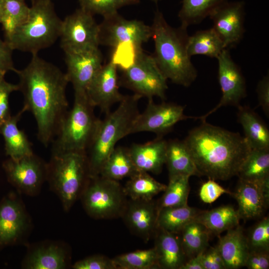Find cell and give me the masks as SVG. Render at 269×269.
<instances>
[{
  "instance_id": "obj_44",
  "label": "cell",
  "mask_w": 269,
  "mask_h": 269,
  "mask_svg": "<svg viewBox=\"0 0 269 269\" xmlns=\"http://www.w3.org/2000/svg\"><path fill=\"white\" fill-rule=\"evenodd\" d=\"M224 194H232V193L220 185L215 180L210 179L202 185L199 190V195L203 202L210 204Z\"/></svg>"
},
{
  "instance_id": "obj_4",
  "label": "cell",
  "mask_w": 269,
  "mask_h": 269,
  "mask_svg": "<svg viewBox=\"0 0 269 269\" xmlns=\"http://www.w3.org/2000/svg\"><path fill=\"white\" fill-rule=\"evenodd\" d=\"M137 95H126L113 112L100 120L94 138L86 150L90 177L99 175L101 169L117 142L131 134L134 122L139 113Z\"/></svg>"
},
{
  "instance_id": "obj_41",
  "label": "cell",
  "mask_w": 269,
  "mask_h": 269,
  "mask_svg": "<svg viewBox=\"0 0 269 269\" xmlns=\"http://www.w3.org/2000/svg\"><path fill=\"white\" fill-rule=\"evenodd\" d=\"M114 48L111 60L122 70L131 65L138 53L143 50L142 47H137L131 43L120 44Z\"/></svg>"
},
{
  "instance_id": "obj_1",
  "label": "cell",
  "mask_w": 269,
  "mask_h": 269,
  "mask_svg": "<svg viewBox=\"0 0 269 269\" xmlns=\"http://www.w3.org/2000/svg\"><path fill=\"white\" fill-rule=\"evenodd\" d=\"M15 73L19 79V91L23 96V108L33 115L37 139L47 147L68 111L66 88L69 81L66 73L38 54L32 55L29 64Z\"/></svg>"
},
{
  "instance_id": "obj_47",
  "label": "cell",
  "mask_w": 269,
  "mask_h": 269,
  "mask_svg": "<svg viewBox=\"0 0 269 269\" xmlns=\"http://www.w3.org/2000/svg\"><path fill=\"white\" fill-rule=\"evenodd\" d=\"M12 51L9 45L0 38V77L4 76L9 71L15 72L17 70L13 65Z\"/></svg>"
},
{
  "instance_id": "obj_3",
  "label": "cell",
  "mask_w": 269,
  "mask_h": 269,
  "mask_svg": "<svg viewBox=\"0 0 269 269\" xmlns=\"http://www.w3.org/2000/svg\"><path fill=\"white\" fill-rule=\"evenodd\" d=\"M151 27L154 44L152 56L162 73L173 83L190 86L196 79L197 71L187 52V28L170 26L158 9Z\"/></svg>"
},
{
  "instance_id": "obj_52",
  "label": "cell",
  "mask_w": 269,
  "mask_h": 269,
  "mask_svg": "<svg viewBox=\"0 0 269 269\" xmlns=\"http://www.w3.org/2000/svg\"></svg>"
},
{
  "instance_id": "obj_25",
  "label": "cell",
  "mask_w": 269,
  "mask_h": 269,
  "mask_svg": "<svg viewBox=\"0 0 269 269\" xmlns=\"http://www.w3.org/2000/svg\"><path fill=\"white\" fill-rule=\"evenodd\" d=\"M23 108L16 114L11 116L0 125V134L4 140L5 154L9 158L16 159L33 153L32 146L24 132L17 126L22 114Z\"/></svg>"
},
{
  "instance_id": "obj_48",
  "label": "cell",
  "mask_w": 269,
  "mask_h": 269,
  "mask_svg": "<svg viewBox=\"0 0 269 269\" xmlns=\"http://www.w3.org/2000/svg\"><path fill=\"white\" fill-rule=\"evenodd\" d=\"M259 104L267 115L269 114V76H264L258 83L257 88Z\"/></svg>"
},
{
  "instance_id": "obj_20",
  "label": "cell",
  "mask_w": 269,
  "mask_h": 269,
  "mask_svg": "<svg viewBox=\"0 0 269 269\" xmlns=\"http://www.w3.org/2000/svg\"><path fill=\"white\" fill-rule=\"evenodd\" d=\"M70 255L66 244L45 241L28 248L21 267L25 269H64L70 263Z\"/></svg>"
},
{
  "instance_id": "obj_40",
  "label": "cell",
  "mask_w": 269,
  "mask_h": 269,
  "mask_svg": "<svg viewBox=\"0 0 269 269\" xmlns=\"http://www.w3.org/2000/svg\"><path fill=\"white\" fill-rule=\"evenodd\" d=\"M247 240L250 250L269 251L268 217L264 218L253 227L247 238Z\"/></svg>"
},
{
  "instance_id": "obj_31",
  "label": "cell",
  "mask_w": 269,
  "mask_h": 269,
  "mask_svg": "<svg viewBox=\"0 0 269 269\" xmlns=\"http://www.w3.org/2000/svg\"><path fill=\"white\" fill-rule=\"evenodd\" d=\"M210 234L206 228L195 219L182 228L178 235L187 260L198 256L208 247Z\"/></svg>"
},
{
  "instance_id": "obj_10",
  "label": "cell",
  "mask_w": 269,
  "mask_h": 269,
  "mask_svg": "<svg viewBox=\"0 0 269 269\" xmlns=\"http://www.w3.org/2000/svg\"><path fill=\"white\" fill-rule=\"evenodd\" d=\"M99 24L94 15L81 8L62 20L60 45L65 53L99 48Z\"/></svg>"
},
{
  "instance_id": "obj_30",
  "label": "cell",
  "mask_w": 269,
  "mask_h": 269,
  "mask_svg": "<svg viewBox=\"0 0 269 269\" xmlns=\"http://www.w3.org/2000/svg\"><path fill=\"white\" fill-rule=\"evenodd\" d=\"M202 211L188 204L163 208L158 211L157 229L178 234L186 225L196 219Z\"/></svg>"
},
{
  "instance_id": "obj_43",
  "label": "cell",
  "mask_w": 269,
  "mask_h": 269,
  "mask_svg": "<svg viewBox=\"0 0 269 269\" xmlns=\"http://www.w3.org/2000/svg\"><path fill=\"white\" fill-rule=\"evenodd\" d=\"M19 90L18 84L6 82L4 76L0 77V125L11 116L10 114L9 97L10 94Z\"/></svg>"
},
{
  "instance_id": "obj_39",
  "label": "cell",
  "mask_w": 269,
  "mask_h": 269,
  "mask_svg": "<svg viewBox=\"0 0 269 269\" xmlns=\"http://www.w3.org/2000/svg\"><path fill=\"white\" fill-rule=\"evenodd\" d=\"M80 8L93 15L105 17L118 12L120 8L138 3L140 0H78Z\"/></svg>"
},
{
  "instance_id": "obj_35",
  "label": "cell",
  "mask_w": 269,
  "mask_h": 269,
  "mask_svg": "<svg viewBox=\"0 0 269 269\" xmlns=\"http://www.w3.org/2000/svg\"><path fill=\"white\" fill-rule=\"evenodd\" d=\"M239 179L261 182L269 178V149H251L242 164Z\"/></svg>"
},
{
  "instance_id": "obj_18",
  "label": "cell",
  "mask_w": 269,
  "mask_h": 269,
  "mask_svg": "<svg viewBox=\"0 0 269 269\" xmlns=\"http://www.w3.org/2000/svg\"><path fill=\"white\" fill-rule=\"evenodd\" d=\"M66 73L74 93H86L87 89L102 64L99 48L77 52L65 53Z\"/></svg>"
},
{
  "instance_id": "obj_19",
  "label": "cell",
  "mask_w": 269,
  "mask_h": 269,
  "mask_svg": "<svg viewBox=\"0 0 269 269\" xmlns=\"http://www.w3.org/2000/svg\"><path fill=\"white\" fill-rule=\"evenodd\" d=\"M241 219L249 220L262 215L269 203V178L261 182L239 179L234 193Z\"/></svg>"
},
{
  "instance_id": "obj_14",
  "label": "cell",
  "mask_w": 269,
  "mask_h": 269,
  "mask_svg": "<svg viewBox=\"0 0 269 269\" xmlns=\"http://www.w3.org/2000/svg\"><path fill=\"white\" fill-rule=\"evenodd\" d=\"M184 107L174 103L163 102L157 104L153 99H148L144 111L136 117L131 134L140 132H151L157 137L171 130L178 122L192 117L184 113Z\"/></svg>"
},
{
  "instance_id": "obj_38",
  "label": "cell",
  "mask_w": 269,
  "mask_h": 269,
  "mask_svg": "<svg viewBox=\"0 0 269 269\" xmlns=\"http://www.w3.org/2000/svg\"><path fill=\"white\" fill-rule=\"evenodd\" d=\"M117 269H159L157 257L154 248L138 250L118 255L112 259Z\"/></svg>"
},
{
  "instance_id": "obj_45",
  "label": "cell",
  "mask_w": 269,
  "mask_h": 269,
  "mask_svg": "<svg viewBox=\"0 0 269 269\" xmlns=\"http://www.w3.org/2000/svg\"><path fill=\"white\" fill-rule=\"evenodd\" d=\"M200 259L203 269H226L216 247L207 248L200 254Z\"/></svg>"
},
{
  "instance_id": "obj_37",
  "label": "cell",
  "mask_w": 269,
  "mask_h": 269,
  "mask_svg": "<svg viewBox=\"0 0 269 269\" xmlns=\"http://www.w3.org/2000/svg\"><path fill=\"white\" fill-rule=\"evenodd\" d=\"M190 177L186 175L169 177V182L163 191L164 193L156 202L158 211L163 208L187 204L190 191Z\"/></svg>"
},
{
  "instance_id": "obj_27",
  "label": "cell",
  "mask_w": 269,
  "mask_h": 269,
  "mask_svg": "<svg viewBox=\"0 0 269 269\" xmlns=\"http://www.w3.org/2000/svg\"><path fill=\"white\" fill-rule=\"evenodd\" d=\"M165 164L169 177L178 175L200 176L184 141L173 139L167 141Z\"/></svg>"
},
{
  "instance_id": "obj_9",
  "label": "cell",
  "mask_w": 269,
  "mask_h": 269,
  "mask_svg": "<svg viewBox=\"0 0 269 269\" xmlns=\"http://www.w3.org/2000/svg\"><path fill=\"white\" fill-rule=\"evenodd\" d=\"M120 85L134 94L148 99L157 97L165 99L168 89L167 79L162 73L152 55L142 50L137 54L134 63L122 70Z\"/></svg>"
},
{
  "instance_id": "obj_13",
  "label": "cell",
  "mask_w": 269,
  "mask_h": 269,
  "mask_svg": "<svg viewBox=\"0 0 269 269\" xmlns=\"http://www.w3.org/2000/svg\"><path fill=\"white\" fill-rule=\"evenodd\" d=\"M30 227L22 201L14 193L5 196L0 203V249L22 243Z\"/></svg>"
},
{
  "instance_id": "obj_7",
  "label": "cell",
  "mask_w": 269,
  "mask_h": 269,
  "mask_svg": "<svg viewBox=\"0 0 269 269\" xmlns=\"http://www.w3.org/2000/svg\"><path fill=\"white\" fill-rule=\"evenodd\" d=\"M90 178L86 152L70 151L51 154L47 162L46 181L68 211Z\"/></svg>"
},
{
  "instance_id": "obj_26",
  "label": "cell",
  "mask_w": 269,
  "mask_h": 269,
  "mask_svg": "<svg viewBox=\"0 0 269 269\" xmlns=\"http://www.w3.org/2000/svg\"><path fill=\"white\" fill-rule=\"evenodd\" d=\"M238 118L251 149H269V131L265 124L248 107L238 106Z\"/></svg>"
},
{
  "instance_id": "obj_5",
  "label": "cell",
  "mask_w": 269,
  "mask_h": 269,
  "mask_svg": "<svg viewBox=\"0 0 269 269\" xmlns=\"http://www.w3.org/2000/svg\"><path fill=\"white\" fill-rule=\"evenodd\" d=\"M62 23L51 0H32L27 19L4 40L13 50L37 54L59 38Z\"/></svg>"
},
{
  "instance_id": "obj_49",
  "label": "cell",
  "mask_w": 269,
  "mask_h": 269,
  "mask_svg": "<svg viewBox=\"0 0 269 269\" xmlns=\"http://www.w3.org/2000/svg\"><path fill=\"white\" fill-rule=\"evenodd\" d=\"M180 269H203L201 264L200 254L187 260Z\"/></svg>"
},
{
  "instance_id": "obj_33",
  "label": "cell",
  "mask_w": 269,
  "mask_h": 269,
  "mask_svg": "<svg viewBox=\"0 0 269 269\" xmlns=\"http://www.w3.org/2000/svg\"><path fill=\"white\" fill-rule=\"evenodd\" d=\"M166 187V185L156 180L148 173L138 171L129 177L123 189L126 196L130 199L148 201L163 192Z\"/></svg>"
},
{
  "instance_id": "obj_28",
  "label": "cell",
  "mask_w": 269,
  "mask_h": 269,
  "mask_svg": "<svg viewBox=\"0 0 269 269\" xmlns=\"http://www.w3.org/2000/svg\"><path fill=\"white\" fill-rule=\"evenodd\" d=\"M211 234H219L239 225L241 218L232 206L223 205L209 211H202L196 219Z\"/></svg>"
},
{
  "instance_id": "obj_24",
  "label": "cell",
  "mask_w": 269,
  "mask_h": 269,
  "mask_svg": "<svg viewBox=\"0 0 269 269\" xmlns=\"http://www.w3.org/2000/svg\"><path fill=\"white\" fill-rule=\"evenodd\" d=\"M154 235L159 269H180L187 259L179 236L160 229H156Z\"/></svg>"
},
{
  "instance_id": "obj_46",
  "label": "cell",
  "mask_w": 269,
  "mask_h": 269,
  "mask_svg": "<svg viewBox=\"0 0 269 269\" xmlns=\"http://www.w3.org/2000/svg\"><path fill=\"white\" fill-rule=\"evenodd\" d=\"M245 267L249 269H268L269 251L250 250Z\"/></svg>"
},
{
  "instance_id": "obj_50",
  "label": "cell",
  "mask_w": 269,
  "mask_h": 269,
  "mask_svg": "<svg viewBox=\"0 0 269 269\" xmlns=\"http://www.w3.org/2000/svg\"><path fill=\"white\" fill-rule=\"evenodd\" d=\"M151 0V1H152L153 2H158V1H160L161 0Z\"/></svg>"
},
{
  "instance_id": "obj_29",
  "label": "cell",
  "mask_w": 269,
  "mask_h": 269,
  "mask_svg": "<svg viewBox=\"0 0 269 269\" xmlns=\"http://www.w3.org/2000/svg\"><path fill=\"white\" fill-rule=\"evenodd\" d=\"M138 171L130 154L129 148L116 146L103 165L99 175L119 181L130 177Z\"/></svg>"
},
{
  "instance_id": "obj_11",
  "label": "cell",
  "mask_w": 269,
  "mask_h": 269,
  "mask_svg": "<svg viewBox=\"0 0 269 269\" xmlns=\"http://www.w3.org/2000/svg\"><path fill=\"white\" fill-rule=\"evenodd\" d=\"M152 37L151 26L136 19L129 20L118 12L103 17L99 24V45L116 47L122 43H131L142 47Z\"/></svg>"
},
{
  "instance_id": "obj_32",
  "label": "cell",
  "mask_w": 269,
  "mask_h": 269,
  "mask_svg": "<svg viewBox=\"0 0 269 269\" xmlns=\"http://www.w3.org/2000/svg\"><path fill=\"white\" fill-rule=\"evenodd\" d=\"M187 49L191 57L201 55L217 59L226 48L219 36L212 27L197 31L193 35H189Z\"/></svg>"
},
{
  "instance_id": "obj_17",
  "label": "cell",
  "mask_w": 269,
  "mask_h": 269,
  "mask_svg": "<svg viewBox=\"0 0 269 269\" xmlns=\"http://www.w3.org/2000/svg\"><path fill=\"white\" fill-rule=\"evenodd\" d=\"M118 67L111 60L102 66L88 86L86 94L91 103L106 114L125 95L119 91Z\"/></svg>"
},
{
  "instance_id": "obj_21",
  "label": "cell",
  "mask_w": 269,
  "mask_h": 269,
  "mask_svg": "<svg viewBox=\"0 0 269 269\" xmlns=\"http://www.w3.org/2000/svg\"><path fill=\"white\" fill-rule=\"evenodd\" d=\"M158 210L156 202L151 200L127 201L121 217L135 235L147 243L157 229Z\"/></svg>"
},
{
  "instance_id": "obj_6",
  "label": "cell",
  "mask_w": 269,
  "mask_h": 269,
  "mask_svg": "<svg viewBox=\"0 0 269 269\" xmlns=\"http://www.w3.org/2000/svg\"><path fill=\"white\" fill-rule=\"evenodd\" d=\"M94 108L86 93H74L73 106L66 114L51 143V154L86 152L100 121L95 115Z\"/></svg>"
},
{
  "instance_id": "obj_23",
  "label": "cell",
  "mask_w": 269,
  "mask_h": 269,
  "mask_svg": "<svg viewBox=\"0 0 269 269\" xmlns=\"http://www.w3.org/2000/svg\"><path fill=\"white\" fill-rule=\"evenodd\" d=\"M226 269H237L245 267L250 249L247 238L240 226L229 230L220 238L216 246Z\"/></svg>"
},
{
  "instance_id": "obj_51",
  "label": "cell",
  "mask_w": 269,
  "mask_h": 269,
  "mask_svg": "<svg viewBox=\"0 0 269 269\" xmlns=\"http://www.w3.org/2000/svg\"></svg>"
},
{
  "instance_id": "obj_16",
  "label": "cell",
  "mask_w": 269,
  "mask_h": 269,
  "mask_svg": "<svg viewBox=\"0 0 269 269\" xmlns=\"http://www.w3.org/2000/svg\"><path fill=\"white\" fill-rule=\"evenodd\" d=\"M212 28L222 40L226 49L235 47L242 40L245 33V3L243 0H229L209 16Z\"/></svg>"
},
{
  "instance_id": "obj_22",
  "label": "cell",
  "mask_w": 269,
  "mask_h": 269,
  "mask_svg": "<svg viewBox=\"0 0 269 269\" xmlns=\"http://www.w3.org/2000/svg\"><path fill=\"white\" fill-rule=\"evenodd\" d=\"M166 146L167 141L157 137L145 143H133L129 150L138 171L159 174L165 163Z\"/></svg>"
},
{
  "instance_id": "obj_36",
  "label": "cell",
  "mask_w": 269,
  "mask_h": 269,
  "mask_svg": "<svg viewBox=\"0 0 269 269\" xmlns=\"http://www.w3.org/2000/svg\"><path fill=\"white\" fill-rule=\"evenodd\" d=\"M29 11L25 0H0V23L5 39L26 21Z\"/></svg>"
},
{
  "instance_id": "obj_2",
  "label": "cell",
  "mask_w": 269,
  "mask_h": 269,
  "mask_svg": "<svg viewBox=\"0 0 269 269\" xmlns=\"http://www.w3.org/2000/svg\"><path fill=\"white\" fill-rule=\"evenodd\" d=\"M200 176L227 180L238 175L251 150L245 137L207 123L191 130L183 140Z\"/></svg>"
},
{
  "instance_id": "obj_15",
  "label": "cell",
  "mask_w": 269,
  "mask_h": 269,
  "mask_svg": "<svg viewBox=\"0 0 269 269\" xmlns=\"http://www.w3.org/2000/svg\"><path fill=\"white\" fill-rule=\"evenodd\" d=\"M218 63V80L222 97L218 104L208 113L198 117L202 121L221 107L239 106L241 100L247 95L245 78L239 66L234 62L229 49H225L217 58Z\"/></svg>"
},
{
  "instance_id": "obj_12",
  "label": "cell",
  "mask_w": 269,
  "mask_h": 269,
  "mask_svg": "<svg viewBox=\"0 0 269 269\" xmlns=\"http://www.w3.org/2000/svg\"><path fill=\"white\" fill-rule=\"evenodd\" d=\"M2 166L8 181L20 193L36 195L46 181L47 162L34 153L16 159L9 158Z\"/></svg>"
},
{
  "instance_id": "obj_8",
  "label": "cell",
  "mask_w": 269,
  "mask_h": 269,
  "mask_svg": "<svg viewBox=\"0 0 269 269\" xmlns=\"http://www.w3.org/2000/svg\"><path fill=\"white\" fill-rule=\"evenodd\" d=\"M119 181L98 175L90 177L80 198L86 212L96 219L121 216L128 200Z\"/></svg>"
},
{
  "instance_id": "obj_34",
  "label": "cell",
  "mask_w": 269,
  "mask_h": 269,
  "mask_svg": "<svg viewBox=\"0 0 269 269\" xmlns=\"http://www.w3.org/2000/svg\"><path fill=\"white\" fill-rule=\"evenodd\" d=\"M229 0H182L178 16L180 26L187 28L202 21Z\"/></svg>"
},
{
  "instance_id": "obj_42",
  "label": "cell",
  "mask_w": 269,
  "mask_h": 269,
  "mask_svg": "<svg viewBox=\"0 0 269 269\" xmlns=\"http://www.w3.org/2000/svg\"><path fill=\"white\" fill-rule=\"evenodd\" d=\"M74 269H117L112 259L94 255L80 260L72 266Z\"/></svg>"
}]
</instances>
